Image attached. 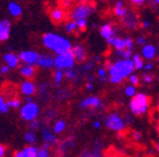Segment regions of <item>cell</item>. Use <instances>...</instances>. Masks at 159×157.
Instances as JSON below:
<instances>
[{
    "label": "cell",
    "mask_w": 159,
    "mask_h": 157,
    "mask_svg": "<svg viewBox=\"0 0 159 157\" xmlns=\"http://www.w3.org/2000/svg\"><path fill=\"white\" fill-rule=\"evenodd\" d=\"M37 66L42 69H52L54 67V57L50 54H40Z\"/></svg>",
    "instance_id": "15"
},
{
    "label": "cell",
    "mask_w": 159,
    "mask_h": 157,
    "mask_svg": "<svg viewBox=\"0 0 159 157\" xmlns=\"http://www.w3.org/2000/svg\"><path fill=\"white\" fill-rule=\"evenodd\" d=\"M29 129L32 131H38L41 129V122H40L38 119H34V120L30 121V124H29Z\"/></svg>",
    "instance_id": "40"
},
{
    "label": "cell",
    "mask_w": 159,
    "mask_h": 157,
    "mask_svg": "<svg viewBox=\"0 0 159 157\" xmlns=\"http://www.w3.org/2000/svg\"><path fill=\"white\" fill-rule=\"evenodd\" d=\"M129 10L127 9V7L124 5L122 0H117L116 2L114 5V15H116L117 18H120L122 19L127 12H128Z\"/></svg>",
    "instance_id": "24"
},
{
    "label": "cell",
    "mask_w": 159,
    "mask_h": 157,
    "mask_svg": "<svg viewBox=\"0 0 159 157\" xmlns=\"http://www.w3.org/2000/svg\"><path fill=\"white\" fill-rule=\"evenodd\" d=\"M76 59L73 55L72 51L65 52L62 54H57L54 57V68L61 69V70H66V69L73 68L75 66Z\"/></svg>",
    "instance_id": "6"
},
{
    "label": "cell",
    "mask_w": 159,
    "mask_h": 157,
    "mask_svg": "<svg viewBox=\"0 0 159 157\" xmlns=\"http://www.w3.org/2000/svg\"><path fill=\"white\" fill-rule=\"evenodd\" d=\"M3 61H5V64H7L8 66L10 67L11 69H16L20 66V57L19 55L15 54L12 52H8L3 55Z\"/></svg>",
    "instance_id": "18"
},
{
    "label": "cell",
    "mask_w": 159,
    "mask_h": 157,
    "mask_svg": "<svg viewBox=\"0 0 159 157\" xmlns=\"http://www.w3.org/2000/svg\"><path fill=\"white\" fill-rule=\"evenodd\" d=\"M132 59L134 62V65H135V69L136 70H142L144 69L145 66V62H144V57L142 56V54H133Z\"/></svg>",
    "instance_id": "27"
},
{
    "label": "cell",
    "mask_w": 159,
    "mask_h": 157,
    "mask_svg": "<svg viewBox=\"0 0 159 157\" xmlns=\"http://www.w3.org/2000/svg\"><path fill=\"white\" fill-rule=\"evenodd\" d=\"M50 88H51V86H50L48 83H39V86H38L37 92L39 93V96L41 97V98H43V99L49 98Z\"/></svg>",
    "instance_id": "25"
},
{
    "label": "cell",
    "mask_w": 159,
    "mask_h": 157,
    "mask_svg": "<svg viewBox=\"0 0 159 157\" xmlns=\"http://www.w3.org/2000/svg\"><path fill=\"white\" fill-rule=\"evenodd\" d=\"M140 27L145 28V29H147V28L150 27V23L148 22V21H146V20H143L142 22H140Z\"/></svg>",
    "instance_id": "54"
},
{
    "label": "cell",
    "mask_w": 159,
    "mask_h": 157,
    "mask_svg": "<svg viewBox=\"0 0 159 157\" xmlns=\"http://www.w3.org/2000/svg\"><path fill=\"white\" fill-rule=\"evenodd\" d=\"M64 78H65L64 70L55 69L54 74H53V86H54L55 88H60V86H61V83H62Z\"/></svg>",
    "instance_id": "26"
},
{
    "label": "cell",
    "mask_w": 159,
    "mask_h": 157,
    "mask_svg": "<svg viewBox=\"0 0 159 157\" xmlns=\"http://www.w3.org/2000/svg\"><path fill=\"white\" fill-rule=\"evenodd\" d=\"M152 69H154V64H152V62H149V63L145 64V66H144V70L145 71H148V73H150Z\"/></svg>",
    "instance_id": "48"
},
{
    "label": "cell",
    "mask_w": 159,
    "mask_h": 157,
    "mask_svg": "<svg viewBox=\"0 0 159 157\" xmlns=\"http://www.w3.org/2000/svg\"><path fill=\"white\" fill-rule=\"evenodd\" d=\"M157 109H158V111H159V101H158V103H157Z\"/></svg>",
    "instance_id": "62"
},
{
    "label": "cell",
    "mask_w": 159,
    "mask_h": 157,
    "mask_svg": "<svg viewBox=\"0 0 159 157\" xmlns=\"http://www.w3.org/2000/svg\"><path fill=\"white\" fill-rule=\"evenodd\" d=\"M50 18L54 23H61L65 19V11L63 8H53L50 12Z\"/></svg>",
    "instance_id": "22"
},
{
    "label": "cell",
    "mask_w": 159,
    "mask_h": 157,
    "mask_svg": "<svg viewBox=\"0 0 159 157\" xmlns=\"http://www.w3.org/2000/svg\"><path fill=\"white\" fill-rule=\"evenodd\" d=\"M64 75H65V78L70 81H76L79 79V73L75 70L74 67L64 70Z\"/></svg>",
    "instance_id": "32"
},
{
    "label": "cell",
    "mask_w": 159,
    "mask_h": 157,
    "mask_svg": "<svg viewBox=\"0 0 159 157\" xmlns=\"http://www.w3.org/2000/svg\"><path fill=\"white\" fill-rule=\"evenodd\" d=\"M133 138H134V140H136V141H140L142 134H140L138 131H134V132H133Z\"/></svg>",
    "instance_id": "52"
},
{
    "label": "cell",
    "mask_w": 159,
    "mask_h": 157,
    "mask_svg": "<svg viewBox=\"0 0 159 157\" xmlns=\"http://www.w3.org/2000/svg\"><path fill=\"white\" fill-rule=\"evenodd\" d=\"M147 0H129V2H132L135 6H142L146 2Z\"/></svg>",
    "instance_id": "51"
},
{
    "label": "cell",
    "mask_w": 159,
    "mask_h": 157,
    "mask_svg": "<svg viewBox=\"0 0 159 157\" xmlns=\"http://www.w3.org/2000/svg\"><path fill=\"white\" fill-rule=\"evenodd\" d=\"M42 44L45 49L53 52L55 55L71 51L73 47L70 40H67L63 35L53 32H48L43 34Z\"/></svg>",
    "instance_id": "2"
},
{
    "label": "cell",
    "mask_w": 159,
    "mask_h": 157,
    "mask_svg": "<svg viewBox=\"0 0 159 157\" xmlns=\"http://www.w3.org/2000/svg\"><path fill=\"white\" fill-rule=\"evenodd\" d=\"M115 55L119 58H130L133 56V49H120V51H116L115 49Z\"/></svg>",
    "instance_id": "33"
},
{
    "label": "cell",
    "mask_w": 159,
    "mask_h": 157,
    "mask_svg": "<svg viewBox=\"0 0 159 157\" xmlns=\"http://www.w3.org/2000/svg\"><path fill=\"white\" fill-rule=\"evenodd\" d=\"M105 68L108 71V80L112 83H120L136 70L132 58H119L116 62H107Z\"/></svg>",
    "instance_id": "1"
},
{
    "label": "cell",
    "mask_w": 159,
    "mask_h": 157,
    "mask_svg": "<svg viewBox=\"0 0 159 157\" xmlns=\"http://www.w3.org/2000/svg\"><path fill=\"white\" fill-rule=\"evenodd\" d=\"M101 1H104V0H101Z\"/></svg>",
    "instance_id": "64"
},
{
    "label": "cell",
    "mask_w": 159,
    "mask_h": 157,
    "mask_svg": "<svg viewBox=\"0 0 159 157\" xmlns=\"http://www.w3.org/2000/svg\"><path fill=\"white\" fill-rule=\"evenodd\" d=\"M150 104V99L144 92H137L134 97H132L129 102V110L136 117H140L146 114Z\"/></svg>",
    "instance_id": "3"
},
{
    "label": "cell",
    "mask_w": 159,
    "mask_h": 157,
    "mask_svg": "<svg viewBox=\"0 0 159 157\" xmlns=\"http://www.w3.org/2000/svg\"><path fill=\"white\" fill-rule=\"evenodd\" d=\"M80 2H89L91 0H79Z\"/></svg>",
    "instance_id": "60"
},
{
    "label": "cell",
    "mask_w": 159,
    "mask_h": 157,
    "mask_svg": "<svg viewBox=\"0 0 159 157\" xmlns=\"http://www.w3.org/2000/svg\"><path fill=\"white\" fill-rule=\"evenodd\" d=\"M76 23H77V28L80 30H85L87 28V19H80L76 20Z\"/></svg>",
    "instance_id": "43"
},
{
    "label": "cell",
    "mask_w": 159,
    "mask_h": 157,
    "mask_svg": "<svg viewBox=\"0 0 159 157\" xmlns=\"http://www.w3.org/2000/svg\"><path fill=\"white\" fill-rule=\"evenodd\" d=\"M136 43L139 45V46H144L145 44H147L146 37L143 36V35H139V36L137 37V40H136Z\"/></svg>",
    "instance_id": "45"
},
{
    "label": "cell",
    "mask_w": 159,
    "mask_h": 157,
    "mask_svg": "<svg viewBox=\"0 0 159 157\" xmlns=\"http://www.w3.org/2000/svg\"><path fill=\"white\" fill-rule=\"evenodd\" d=\"M93 80H94V76H89V77H87V81H91V83H93Z\"/></svg>",
    "instance_id": "58"
},
{
    "label": "cell",
    "mask_w": 159,
    "mask_h": 157,
    "mask_svg": "<svg viewBox=\"0 0 159 157\" xmlns=\"http://www.w3.org/2000/svg\"><path fill=\"white\" fill-rule=\"evenodd\" d=\"M35 65H28L23 64L22 66L19 68L20 75L25 79H32L37 74V69H35Z\"/></svg>",
    "instance_id": "20"
},
{
    "label": "cell",
    "mask_w": 159,
    "mask_h": 157,
    "mask_svg": "<svg viewBox=\"0 0 159 157\" xmlns=\"http://www.w3.org/2000/svg\"><path fill=\"white\" fill-rule=\"evenodd\" d=\"M9 111V107H8V102L6 101L5 97L2 95H0V113H8Z\"/></svg>",
    "instance_id": "38"
},
{
    "label": "cell",
    "mask_w": 159,
    "mask_h": 157,
    "mask_svg": "<svg viewBox=\"0 0 159 157\" xmlns=\"http://www.w3.org/2000/svg\"><path fill=\"white\" fill-rule=\"evenodd\" d=\"M6 154H7V148H6L5 145H2L0 143V157L6 156Z\"/></svg>",
    "instance_id": "50"
},
{
    "label": "cell",
    "mask_w": 159,
    "mask_h": 157,
    "mask_svg": "<svg viewBox=\"0 0 159 157\" xmlns=\"http://www.w3.org/2000/svg\"><path fill=\"white\" fill-rule=\"evenodd\" d=\"M38 152H39V147L34 146V145H28L22 150L18 151L15 153L13 156L15 157H38Z\"/></svg>",
    "instance_id": "17"
},
{
    "label": "cell",
    "mask_w": 159,
    "mask_h": 157,
    "mask_svg": "<svg viewBox=\"0 0 159 157\" xmlns=\"http://www.w3.org/2000/svg\"><path fill=\"white\" fill-rule=\"evenodd\" d=\"M128 81H129V83H132L134 86H137L139 83V76L136 74H130L128 77Z\"/></svg>",
    "instance_id": "42"
},
{
    "label": "cell",
    "mask_w": 159,
    "mask_h": 157,
    "mask_svg": "<svg viewBox=\"0 0 159 157\" xmlns=\"http://www.w3.org/2000/svg\"><path fill=\"white\" fill-rule=\"evenodd\" d=\"M64 30L66 33H74L76 30H79V28H77V23L75 20H69V21H66L64 24Z\"/></svg>",
    "instance_id": "31"
},
{
    "label": "cell",
    "mask_w": 159,
    "mask_h": 157,
    "mask_svg": "<svg viewBox=\"0 0 159 157\" xmlns=\"http://www.w3.org/2000/svg\"><path fill=\"white\" fill-rule=\"evenodd\" d=\"M69 96H70V93H69V91H67V89H60V90L55 93V99H57V100H65V99L69 98Z\"/></svg>",
    "instance_id": "37"
},
{
    "label": "cell",
    "mask_w": 159,
    "mask_h": 157,
    "mask_svg": "<svg viewBox=\"0 0 159 157\" xmlns=\"http://www.w3.org/2000/svg\"><path fill=\"white\" fill-rule=\"evenodd\" d=\"M41 138L44 143H48L51 146H54L57 144V134L53 132L52 129H50L49 126H44L41 129Z\"/></svg>",
    "instance_id": "14"
},
{
    "label": "cell",
    "mask_w": 159,
    "mask_h": 157,
    "mask_svg": "<svg viewBox=\"0 0 159 157\" xmlns=\"http://www.w3.org/2000/svg\"><path fill=\"white\" fill-rule=\"evenodd\" d=\"M158 125H159V119H158Z\"/></svg>",
    "instance_id": "63"
},
{
    "label": "cell",
    "mask_w": 159,
    "mask_h": 157,
    "mask_svg": "<svg viewBox=\"0 0 159 157\" xmlns=\"http://www.w3.org/2000/svg\"><path fill=\"white\" fill-rule=\"evenodd\" d=\"M11 32V23L9 20L0 21V42H6L10 36Z\"/></svg>",
    "instance_id": "19"
},
{
    "label": "cell",
    "mask_w": 159,
    "mask_h": 157,
    "mask_svg": "<svg viewBox=\"0 0 159 157\" xmlns=\"http://www.w3.org/2000/svg\"><path fill=\"white\" fill-rule=\"evenodd\" d=\"M37 90H38V86L31 79H25L20 85V92L22 93L25 97L28 96L32 97L34 93H37Z\"/></svg>",
    "instance_id": "13"
},
{
    "label": "cell",
    "mask_w": 159,
    "mask_h": 157,
    "mask_svg": "<svg viewBox=\"0 0 159 157\" xmlns=\"http://www.w3.org/2000/svg\"><path fill=\"white\" fill-rule=\"evenodd\" d=\"M74 145H75L74 140H73L72 138H66V140H64L59 145V148L62 153H65V152H69L72 147H74Z\"/></svg>",
    "instance_id": "29"
},
{
    "label": "cell",
    "mask_w": 159,
    "mask_h": 157,
    "mask_svg": "<svg viewBox=\"0 0 159 157\" xmlns=\"http://www.w3.org/2000/svg\"><path fill=\"white\" fill-rule=\"evenodd\" d=\"M104 106L102 99L97 96H89L84 98L83 100L80 101L79 108L80 109H94V110H98L102 109Z\"/></svg>",
    "instance_id": "8"
},
{
    "label": "cell",
    "mask_w": 159,
    "mask_h": 157,
    "mask_svg": "<svg viewBox=\"0 0 159 157\" xmlns=\"http://www.w3.org/2000/svg\"><path fill=\"white\" fill-rule=\"evenodd\" d=\"M124 92H125V96H126V97H129V98H132V97H134L135 95L137 93L136 86H134V85H132V83H129L128 86L125 87Z\"/></svg>",
    "instance_id": "35"
},
{
    "label": "cell",
    "mask_w": 159,
    "mask_h": 157,
    "mask_svg": "<svg viewBox=\"0 0 159 157\" xmlns=\"http://www.w3.org/2000/svg\"><path fill=\"white\" fill-rule=\"evenodd\" d=\"M40 113V107L34 101H30V102H25L23 106L20 108V117L22 120L30 122V121L38 119Z\"/></svg>",
    "instance_id": "7"
},
{
    "label": "cell",
    "mask_w": 159,
    "mask_h": 157,
    "mask_svg": "<svg viewBox=\"0 0 159 157\" xmlns=\"http://www.w3.org/2000/svg\"><path fill=\"white\" fill-rule=\"evenodd\" d=\"M122 24L124 25V28H126L127 30H136L137 28L140 25L139 23L138 17L135 15L134 12H128L122 18Z\"/></svg>",
    "instance_id": "12"
},
{
    "label": "cell",
    "mask_w": 159,
    "mask_h": 157,
    "mask_svg": "<svg viewBox=\"0 0 159 157\" xmlns=\"http://www.w3.org/2000/svg\"><path fill=\"white\" fill-rule=\"evenodd\" d=\"M96 75H97V77H98L99 81L104 83V81L107 80V77H108V71H107V69L105 68V67H99V68L96 70Z\"/></svg>",
    "instance_id": "34"
},
{
    "label": "cell",
    "mask_w": 159,
    "mask_h": 157,
    "mask_svg": "<svg viewBox=\"0 0 159 157\" xmlns=\"http://www.w3.org/2000/svg\"><path fill=\"white\" fill-rule=\"evenodd\" d=\"M72 5V0H61V6L63 8H70Z\"/></svg>",
    "instance_id": "49"
},
{
    "label": "cell",
    "mask_w": 159,
    "mask_h": 157,
    "mask_svg": "<svg viewBox=\"0 0 159 157\" xmlns=\"http://www.w3.org/2000/svg\"><path fill=\"white\" fill-rule=\"evenodd\" d=\"M152 80H154V76L150 75L148 71H145L144 74L142 75V81L145 83H152Z\"/></svg>",
    "instance_id": "41"
},
{
    "label": "cell",
    "mask_w": 159,
    "mask_h": 157,
    "mask_svg": "<svg viewBox=\"0 0 159 157\" xmlns=\"http://www.w3.org/2000/svg\"><path fill=\"white\" fill-rule=\"evenodd\" d=\"M134 45H135L134 40L130 39V37L122 39V37L119 36H115L113 39L112 43H111V46L114 47L116 51H120V49H134Z\"/></svg>",
    "instance_id": "10"
},
{
    "label": "cell",
    "mask_w": 159,
    "mask_h": 157,
    "mask_svg": "<svg viewBox=\"0 0 159 157\" xmlns=\"http://www.w3.org/2000/svg\"><path fill=\"white\" fill-rule=\"evenodd\" d=\"M93 59H94V61H95V62H96V63H97V62H99V59H101V58H99V56H95V57H94V58H93Z\"/></svg>",
    "instance_id": "59"
},
{
    "label": "cell",
    "mask_w": 159,
    "mask_h": 157,
    "mask_svg": "<svg viewBox=\"0 0 159 157\" xmlns=\"http://www.w3.org/2000/svg\"><path fill=\"white\" fill-rule=\"evenodd\" d=\"M23 138H25V142L27 143L28 145H34L35 143L38 142L37 133H35V131H32V130L25 132V135H23Z\"/></svg>",
    "instance_id": "28"
},
{
    "label": "cell",
    "mask_w": 159,
    "mask_h": 157,
    "mask_svg": "<svg viewBox=\"0 0 159 157\" xmlns=\"http://www.w3.org/2000/svg\"><path fill=\"white\" fill-rule=\"evenodd\" d=\"M94 11L95 6L91 1L89 2H80L72 9L70 18L72 20H75V21L80 19H89L94 13Z\"/></svg>",
    "instance_id": "4"
},
{
    "label": "cell",
    "mask_w": 159,
    "mask_h": 157,
    "mask_svg": "<svg viewBox=\"0 0 159 157\" xmlns=\"http://www.w3.org/2000/svg\"><path fill=\"white\" fill-rule=\"evenodd\" d=\"M40 54L35 51H31V49H25L19 53L20 61L22 64L28 65H37L38 59H39Z\"/></svg>",
    "instance_id": "11"
},
{
    "label": "cell",
    "mask_w": 159,
    "mask_h": 157,
    "mask_svg": "<svg viewBox=\"0 0 159 157\" xmlns=\"http://www.w3.org/2000/svg\"><path fill=\"white\" fill-rule=\"evenodd\" d=\"M8 11H9L10 15L13 18H19L22 15V7L16 1H10L8 3Z\"/></svg>",
    "instance_id": "23"
},
{
    "label": "cell",
    "mask_w": 159,
    "mask_h": 157,
    "mask_svg": "<svg viewBox=\"0 0 159 157\" xmlns=\"http://www.w3.org/2000/svg\"><path fill=\"white\" fill-rule=\"evenodd\" d=\"M72 53L74 55L75 59H76V63L79 64H82L86 61V57H87V51L85 49L84 45L82 44H76L75 46L72 47Z\"/></svg>",
    "instance_id": "16"
},
{
    "label": "cell",
    "mask_w": 159,
    "mask_h": 157,
    "mask_svg": "<svg viewBox=\"0 0 159 157\" xmlns=\"http://www.w3.org/2000/svg\"><path fill=\"white\" fill-rule=\"evenodd\" d=\"M93 126H94V129L98 130V129H101V126H102V123H101L99 120H95L94 122H93Z\"/></svg>",
    "instance_id": "53"
},
{
    "label": "cell",
    "mask_w": 159,
    "mask_h": 157,
    "mask_svg": "<svg viewBox=\"0 0 159 157\" xmlns=\"http://www.w3.org/2000/svg\"><path fill=\"white\" fill-rule=\"evenodd\" d=\"M142 56L147 61H152L157 55V49L152 44H145L142 49Z\"/></svg>",
    "instance_id": "21"
},
{
    "label": "cell",
    "mask_w": 159,
    "mask_h": 157,
    "mask_svg": "<svg viewBox=\"0 0 159 157\" xmlns=\"http://www.w3.org/2000/svg\"><path fill=\"white\" fill-rule=\"evenodd\" d=\"M30 101H32V98H31V96H28V97H25V102H30Z\"/></svg>",
    "instance_id": "57"
},
{
    "label": "cell",
    "mask_w": 159,
    "mask_h": 157,
    "mask_svg": "<svg viewBox=\"0 0 159 157\" xmlns=\"http://www.w3.org/2000/svg\"><path fill=\"white\" fill-rule=\"evenodd\" d=\"M156 152H158V153H159V143L156 145Z\"/></svg>",
    "instance_id": "61"
},
{
    "label": "cell",
    "mask_w": 159,
    "mask_h": 157,
    "mask_svg": "<svg viewBox=\"0 0 159 157\" xmlns=\"http://www.w3.org/2000/svg\"><path fill=\"white\" fill-rule=\"evenodd\" d=\"M95 63H96V62H95L94 59H92V61H89V62H87L86 64L84 65V67H83L84 71H89V70H92V69L94 68V66H95Z\"/></svg>",
    "instance_id": "44"
},
{
    "label": "cell",
    "mask_w": 159,
    "mask_h": 157,
    "mask_svg": "<svg viewBox=\"0 0 159 157\" xmlns=\"http://www.w3.org/2000/svg\"><path fill=\"white\" fill-rule=\"evenodd\" d=\"M86 89L89 91H92L93 89H94V85H93V83H91V81H87V83H86Z\"/></svg>",
    "instance_id": "55"
},
{
    "label": "cell",
    "mask_w": 159,
    "mask_h": 157,
    "mask_svg": "<svg viewBox=\"0 0 159 157\" xmlns=\"http://www.w3.org/2000/svg\"><path fill=\"white\" fill-rule=\"evenodd\" d=\"M99 34L106 41V43L108 45H111L113 39L115 36H117L116 29H115V27L112 23H104L103 25H101L99 27Z\"/></svg>",
    "instance_id": "9"
},
{
    "label": "cell",
    "mask_w": 159,
    "mask_h": 157,
    "mask_svg": "<svg viewBox=\"0 0 159 157\" xmlns=\"http://www.w3.org/2000/svg\"><path fill=\"white\" fill-rule=\"evenodd\" d=\"M7 102H8V107H9V109L17 110V109L21 108V101H20V99H18V98L10 99V100H8Z\"/></svg>",
    "instance_id": "36"
},
{
    "label": "cell",
    "mask_w": 159,
    "mask_h": 157,
    "mask_svg": "<svg viewBox=\"0 0 159 157\" xmlns=\"http://www.w3.org/2000/svg\"><path fill=\"white\" fill-rule=\"evenodd\" d=\"M65 129H66V122H65L64 120H57V122H54V124H53L52 130L55 134H61V133L64 132Z\"/></svg>",
    "instance_id": "30"
},
{
    "label": "cell",
    "mask_w": 159,
    "mask_h": 157,
    "mask_svg": "<svg viewBox=\"0 0 159 157\" xmlns=\"http://www.w3.org/2000/svg\"><path fill=\"white\" fill-rule=\"evenodd\" d=\"M150 3L152 6H159V0H150Z\"/></svg>",
    "instance_id": "56"
},
{
    "label": "cell",
    "mask_w": 159,
    "mask_h": 157,
    "mask_svg": "<svg viewBox=\"0 0 159 157\" xmlns=\"http://www.w3.org/2000/svg\"><path fill=\"white\" fill-rule=\"evenodd\" d=\"M51 156L50 153V148L45 147V146H41L39 147V152H38V157H49Z\"/></svg>",
    "instance_id": "39"
},
{
    "label": "cell",
    "mask_w": 159,
    "mask_h": 157,
    "mask_svg": "<svg viewBox=\"0 0 159 157\" xmlns=\"http://www.w3.org/2000/svg\"><path fill=\"white\" fill-rule=\"evenodd\" d=\"M57 116V111L55 110H49L47 112V114H45V117H47V119L48 120H52V119H54V117Z\"/></svg>",
    "instance_id": "46"
},
{
    "label": "cell",
    "mask_w": 159,
    "mask_h": 157,
    "mask_svg": "<svg viewBox=\"0 0 159 157\" xmlns=\"http://www.w3.org/2000/svg\"><path fill=\"white\" fill-rule=\"evenodd\" d=\"M10 69H11V68H10L7 64H5V65H2V66L0 67V73H1V74H3V75H6V74H8V73H9Z\"/></svg>",
    "instance_id": "47"
},
{
    "label": "cell",
    "mask_w": 159,
    "mask_h": 157,
    "mask_svg": "<svg viewBox=\"0 0 159 157\" xmlns=\"http://www.w3.org/2000/svg\"><path fill=\"white\" fill-rule=\"evenodd\" d=\"M104 123H105V126L108 130L116 133H122L125 130V126H126L125 119L122 118V116L117 112H112L109 113V114H107L106 118H105Z\"/></svg>",
    "instance_id": "5"
}]
</instances>
